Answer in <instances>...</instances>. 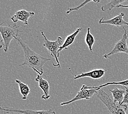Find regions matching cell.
<instances>
[{
	"label": "cell",
	"instance_id": "obj_1",
	"mask_svg": "<svg viewBox=\"0 0 128 114\" xmlns=\"http://www.w3.org/2000/svg\"><path fill=\"white\" fill-rule=\"evenodd\" d=\"M15 39L16 40V41L22 47L24 53L25 59L24 62L20 64L19 66H27L34 70L39 75L42 76L43 74V66L47 61L51 60L50 58L43 57L39 54L36 53L29 47V46L23 41L20 37H16Z\"/></svg>",
	"mask_w": 128,
	"mask_h": 114
},
{
	"label": "cell",
	"instance_id": "obj_2",
	"mask_svg": "<svg viewBox=\"0 0 128 114\" xmlns=\"http://www.w3.org/2000/svg\"><path fill=\"white\" fill-rule=\"evenodd\" d=\"M97 97L102 102L111 114H127L128 106L114 103L103 89H101L98 92Z\"/></svg>",
	"mask_w": 128,
	"mask_h": 114
},
{
	"label": "cell",
	"instance_id": "obj_3",
	"mask_svg": "<svg viewBox=\"0 0 128 114\" xmlns=\"http://www.w3.org/2000/svg\"><path fill=\"white\" fill-rule=\"evenodd\" d=\"M3 24L4 23L0 25V34L2 37V41L4 42L3 46L4 51L6 53L8 51L12 41L13 39H15L16 38L18 37L19 33L22 32V31L19 30V26L16 24L3 26H2Z\"/></svg>",
	"mask_w": 128,
	"mask_h": 114
},
{
	"label": "cell",
	"instance_id": "obj_4",
	"mask_svg": "<svg viewBox=\"0 0 128 114\" xmlns=\"http://www.w3.org/2000/svg\"><path fill=\"white\" fill-rule=\"evenodd\" d=\"M40 33L44 38V44L43 45V46L47 49V50L50 53L51 57L54 58L56 60L57 64L55 65L54 63H53V65L54 66H58V68H60V64L59 60L60 53H59L58 52H59L60 48L62 47L64 43L62 38L61 36H59L56 41H52L46 38L44 32L42 30L40 31Z\"/></svg>",
	"mask_w": 128,
	"mask_h": 114
},
{
	"label": "cell",
	"instance_id": "obj_5",
	"mask_svg": "<svg viewBox=\"0 0 128 114\" xmlns=\"http://www.w3.org/2000/svg\"><path fill=\"white\" fill-rule=\"evenodd\" d=\"M100 89H101L93 88L92 87H88L85 85V84H83L80 91L77 93V95H76L73 99H71V100L67 101L60 103V105L61 106L68 105H69L70 104L74 103V101L83 100V99L89 100L92 97L93 95H94L95 93H97Z\"/></svg>",
	"mask_w": 128,
	"mask_h": 114
},
{
	"label": "cell",
	"instance_id": "obj_6",
	"mask_svg": "<svg viewBox=\"0 0 128 114\" xmlns=\"http://www.w3.org/2000/svg\"><path fill=\"white\" fill-rule=\"evenodd\" d=\"M124 30V34L122 39L116 43V45L112 50L107 54L104 55V57L106 59H108L112 55H114L119 53H124L128 55V46L127 43V39L128 38V32L126 29L123 27Z\"/></svg>",
	"mask_w": 128,
	"mask_h": 114
},
{
	"label": "cell",
	"instance_id": "obj_7",
	"mask_svg": "<svg viewBox=\"0 0 128 114\" xmlns=\"http://www.w3.org/2000/svg\"><path fill=\"white\" fill-rule=\"evenodd\" d=\"M0 110H2L5 113L16 112L22 114H56L54 111L51 109L47 110H33L28 109H20L14 107H2L0 106Z\"/></svg>",
	"mask_w": 128,
	"mask_h": 114
},
{
	"label": "cell",
	"instance_id": "obj_8",
	"mask_svg": "<svg viewBox=\"0 0 128 114\" xmlns=\"http://www.w3.org/2000/svg\"><path fill=\"white\" fill-rule=\"evenodd\" d=\"M124 16L125 14L124 13H120L118 14L115 17L109 20H104V18L103 17L99 20L98 23L99 24H108L116 27H120V26L124 27V26H128V22L124 19Z\"/></svg>",
	"mask_w": 128,
	"mask_h": 114
},
{
	"label": "cell",
	"instance_id": "obj_9",
	"mask_svg": "<svg viewBox=\"0 0 128 114\" xmlns=\"http://www.w3.org/2000/svg\"><path fill=\"white\" fill-rule=\"evenodd\" d=\"M34 14L35 13L34 12H28L25 10H19L16 12L14 15L11 18V20L14 23L20 21L25 25H28V19L34 16Z\"/></svg>",
	"mask_w": 128,
	"mask_h": 114
},
{
	"label": "cell",
	"instance_id": "obj_10",
	"mask_svg": "<svg viewBox=\"0 0 128 114\" xmlns=\"http://www.w3.org/2000/svg\"><path fill=\"white\" fill-rule=\"evenodd\" d=\"M35 81L38 83V86L43 92V94L41 96V99L47 100L50 98V95L49 94V90H50V86L48 82L42 77V76L39 75H37Z\"/></svg>",
	"mask_w": 128,
	"mask_h": 114
},
{
	"label": "cell",
	"instance_id": "obj_11",
	"mask_svg": "<svg viewBox=\"0 0 128 114\" xmlns=\"http://www.w3.org/2000/svg\"><path fill=\"white\" fill-rule=\"evenodd\" d=\"M106 70L104 69H95L90 71L82 73L79 75H76L74 80H78L81 78L88 77L93 79H99L104 77L105 75Z\"/></svg>",
	"mask_w": 128,
	"mask_h": 114
},
{
	"label": "cell",
	"instance_id": "obj_12",
	"mask_svg": "<svg viewBox=\"0 0 128 114\" xmlns=\"http://www.w3.org/2000/svg\"><path fill=\"white\" fill-rule=\"evenodd\" d=\"M82 30V28H79L77 29V30H76L74 33L68 35V36L66 37L65 41H64L62 45L60 48L59 52H59V53H60L63 50H67V49H68V47L70 46L71 45H72V44H73V43L74 42L75 39L76 38L77 36Z\"/></svg>",
	"mask_w": 128,
	"mask_h": 114
},
{
	"label": "cell",
	"instance_id": "obj_13",
	"mask_svg": "<svg viewBox=\"0 0 128 114\" xmlns=\"http://www.w3.org/2000/svg\"><path fill=\"white\" fill-rule=\"evenodd\" d=\"M109 90L112 93L113 101L116 103L121 104L123 100L124 96L126 93V90L116 88L113 89H110Z\"/></svg>",
	"mask_w": 128,
	"mask_h": 114
},
{
	"label": "cell",
	"instance_id": "obj_14",
	"mask_svg": "<svg viewBox=\"0 0 128 114\" xmlns=\"http://www.w3.org/2000/svg\"><path fill=\"white\" fill-rule=\"evenodd\" d=\"M16 82L18 83L19 86L20 94L22 96V100H26L28 98V95L30 94L31 92L30 87H28L27 84L22 82L21 81H20L19 80H16Z\"/></svg>",
	"mask_w": 128,
	"mask_h": 114
},
{
	"label": "cell",
	"instance_id": "obj_15",
	"mask_svg": "<svg viewBox=\"0 0 128 114\" xmlns=\"http://www.w3.org/2000/svg\"><path fill=\"white\" fill-rule=\"evenodd\" d=\"M125 0H112L108 4L104 5L101 7V10L103 12L106 11H111L113 8H117L118 6L122 5V4L126 2Z\"/></svg>",
	"mask_w": 128,
	"mask_h": 114
},
{
	"label": "cell",
	"instance_id": "obj_16",
	"mask_svg": "<svg viewBox=\"0 0 128 114\" xmlns=\"http://www.w3.org/2000/svg\"><path fill=\"white\" fill-rule=\"evenodd\" d=\"M85 42L88 46L89 49L91 52H92V48L95 43V38L90 33V28L87 29V32L85 37Z\"/></svg>",
	"mask_w": 128,
	"mask_h": 114
},
{
	"label": "cell",
	"instance_id": "obj_17",
	"mask_svg": "<svg viewBox=\"0 0 128 114\" xmlns=\"http://www.w3.org/2000/svg\"><path fill=\"white\" fill-rule=\"evenodd\" d=\"M113 84H119V85H122L124 87H128V79L122 81H118V82H107L104 84H102V85L98 86H95V87H92L93 88H98L101 89V88H103L104 87L107 86L108 85H113Z\"/></svg>",
	"mask_w": 128,
	"mask_h": 114
},
{
	"label": "cell",
	"instance_id": "obj_18",
	"mask_svg": "<svg viewBox=\"0 0 128 114\" xmlns=\"http://www.w3.org/2000/svg\"><path fill=\"white\" fill-rule=\"evenodd\" d=\"M100 2V1H94V0H92V1H85L84 2H83L82 4L80 5L79 6H77L76 7H74V8H70L68 9V10L66 12V14H68L70 13L71 12L73 11H78L81 8L83 7L84 6H86V4H89V3H90V2H95V3H99Z\"/></svg>",
	"mask_w": 128,
	"mask_h": 114
},
{
	"label": "cell",
	"instance_id": "obj_19",
	"mask_svg": "<svg viewBox=\"0 0 128 114\" xmlns=\"http://www.w3.org/2000/svg\"><path fill=\"white\" fill-rule=\"evenodd\" d=\"M126 88V93L124 96L123 100L121 103V105H126L128 106V88L127 87H124Z\"/></svg>",
	"mask_w": 128,
	"mask_h": 114
},
{
	"label": "cell",
	"instance_id": "obj_20",
	"mask_svg": "<svg viewBox=\"0 0 128 114\" xmlns=\"http://www.w3.org/2000/svg\"><path fill=\"white\" fill-rule=\"evenodd\" d=\"M128 8V5H120L118 6L117 7V8Z\"/></svg>",
	"mask_w": 128,
	"mask_h": 114
},
{
	"label": "cell",
	"instance_id": "obj_21",
	"mask_svg": "<svg viewBox=\"0 0 128 114\" xmlns=\"http://www.w3.org/2000/svg\"><path fill=\"white\" fill-rule=\"evenodd\" d=\"M4 48V46H3V45H1V44H0V48Z\"/></svg>",
	"mask_w": 128,
	"mask_h": 114
}]
</instances>
